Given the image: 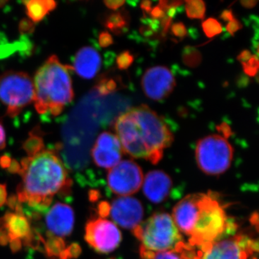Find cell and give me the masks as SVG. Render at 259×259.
Listing matches in <instances>:
<instances>
[{
	"mask_svg": "<svg viewBox=\"0 0 259 259\" xmlns=\"http://www.w3.org/2000/svg\"><path fill=\"white\" fill-rule=\"evenodd\" d=\"M116 136L124 153L157 164L174 137L164 120L147 105L132 107L115 121Z\"/></svg>",
	"mask_w": 259,
	"mask_h": 259,
	"instance_id": "obj_1",
	"label": "cell"
},
{
	"mask_svg": "<svg viewBox=\"0 0 259 259\" xmlns=\"http://www.w3.org/2000/svg\"><path fill=\"white\" fill-rule=\"evenodd\" d=\"M20 165L23 183L18 190L19 202L41 210L50 205L56 194L69 187L67 170L54 151L44 150L23 158Z\"/></svg>",
	"mask_w": 259,
	"mask_h": 259,
	"instance_id": "obj_2",
	"label": "cell"
},
{
	"mask_svg": "<svg viewBox=\"0 0 259 259\" xmlns=\"http://www.w3.org/2000/svg\"><path fill=\"white\" fill-rule=\"evenodd\" d=\"M71 66L61 64L59 58L51 56L36 71L34 78L35 110L40 115H60L74 99Z\"/></svg>",
	"mask_w": 259,
	"mask_h": 259,
	"instance_id": "obj_3",
	"label": "cell"
},
{
	"mask_svg": "<svg viewBox=\"0 0 259 259\" xmlns=\"http://www.w3.org/2000/svg\"><path fill=\"white\" fill-rule=\"evenodd\" d=\"M230 228L224 207L208 194L202 193L199 210L188 244L203 253L211 245L222 239Z\"/></svg>",
	"mask_w": 259,
	"mask_h": 259,
	"instance_id": "obj_4",
	"label": "cell"
},
{
	"mask_svg": "<svg viewBox=\"0 0 259 259\" xmlns=\"http://www.w3.org/2000/svg\"><path fill=\"white\" fill-rule=\"evenodd\" d=\"M133 233L141 242L140 251L158 253L175 250L185 243L171 215L166 212L152 214Z\"/></svg>",
	"mask_w": 259,
	"mask_h": 259,
	"instance_id": "obj_5",
	"label": "cell"
},
{
	"mask_svg": "<svg viewBox=\"0 0 259 259\" xmlns=\"http://www.w3.org/2000/svg\"><path fill=\"white\" fill-rule=\"evenodd\" d=\"M233 153L234 150L228 140L221 135H210L197 142L196 161L206 175H222L231 167Z\"/></svg>",
	"mask_w": 259,
	"mask_h": 259,
	"instance_id": "obj_6",
	"label": "cell"
},
{
	"mask_svg": "<svg viewBox=\"0 0 259 259\" xmlns=\"http://www.w3.org/2000/svg\"><path fill=\"white\" fill-rule=\"evenodd\" d=\"M34 98L33 82L26 73L10 71L0 76V101L10 117L18 115L34 102Z\"/></svg>",
	"mask_w": 259,
	"mask_h": 259,
	"instance_id": "obj_7",
	"label": "cell"
},
{
	"mask_svg": "<svg viewBox=\"0 0 259 259\" xmlns=\"http://www.w3.org/2000/svg\"><path fill=\"white\" fill-rule=\"evenodd\" d=\"M258 243L245 235L222 238L207 248L200 259H256Z\"/></svg>",
	"mask_w": 259,
	"mask_h": 259,
	"instance_id": "obj_8",
	"label": "cell"
},
{
	"mask_svg": "<svg viewBox=\"0 0 259 259\" xmlns=\"http://www.w3.org/2000/svg\"><path fill=\"white\" fill-rule=\"evenodd\" d=\"M144 178L142 169L137 163L124 160L109 170L107 185L119 197L131 196L141 190Z\"/></svg>",
	"mask_w": 259,
	"mask_h": 259,
	"instance_id": "obj_9",
	"label": "cell"
},
{
	"mask_svg": "<svg viewBox=\"0 0 259 259\" xmlns=\"http://www.w3.org/2000/svg\"><path fill=\"white\" fill-rule=\"evenodd\" d=\"M84 238L87 243L96 251L109 253L120 245L122 233L112 221L100 218L88 221Z\"/></svg>",
	"mask_w": 259,
	"mask_h": 259,
	"instance_id": "obj_10",
	"label": "cell"
},
{
	"mask_svg": "<svg viewBox=\"0 0 259 259\" xmlns=\"http://www.w3.org/2000/svg\"><path fill=\"white\" fill-rule=\"evenodd\" d=\"M144 206L141 201L131 196L118 197L109 204V214L116 226L134 231L143 222Z\"/></svg>",
	"mask_w": 259,
	"mask_h": 259,
	"instance_id": "obj_11",
	"label": "cell"
},
{
	"mask_svg": "<svg viewBox=\"0 0 259 259\" xmlns=\"http://www.w3.org/2000/svg\"><path fill=\"white\" fill-rule=\"evenodd\" d=\"M141 86L148 98L160 101L173 93L176 80L168 68L154 66L146 70L141 80Z\"/></svg>",
	"mask_w": 259,
	"mask_h": 259,
	"instance_id": "obj_12",
	"label": "cell"
},
{
	"mask_svg": "<svg viewBox=\"0 0 259 259\" xmlns=\"http://www.w3.org/2000/svg\"><path fill=\"white\" fill-rule=\"evenodd\" d=\"M31 236L29 221L22 212H8L0 219V243L11 244L12 249L16 251L21 248L22 240Z\"/></svg>",
	"mask_w": 259,
	"mask_h": 259,
	"instance_id": "obj_13",
	"label": "cell"
},
{
	"mask_svg": "<svg viewBox=\"0 0 259 259\" xmlns=\"http://www.w3.org/2000/svg\"><path fill=\"white\" fill-rule=\"evenodd\" d=\"M123 153L118 138L108 132H103L98 136L92 149L94 163L109 170L120 163Z\"/></svg>",
	"mask_w": 259,
	"mask_h": 259,
	"instance_id": "obj_14",
	"label": "cell"
},
{
	"mask_svg": "<svg viewBox=\"0 0 259 259\" xmlns=\"http://www.w3.org/2000/svg\"><path fill=\"white\" fill-rule=\"evenodd\" d=\"M46 222L51 236L62 239L70 236L74 229V210L68 204L58 202L48 212Z\"/></svg>",
	"mask_w": 259,
	"mask_h": 259,
	"instance_id": "obj_15",
	"label": "cell"
},
{
	"mask_svg": "<svg viewBox=\"0 0 259 259\" xmlns=\"http://www.w3.org/2000/svg\"><path fill=\"white\" fill-rule=\"evenodd\" d=\"M202 193L190 194L175 206L171 217L181 233L189 236L198 213Z\"/></svg>",
	"mask_w": 259,
	"mask_h": 259,
	"instance_id": "obj_16",
	"label": "cell"
},
{
	"mask_svg": "<svg viewBox=\"0 0 259 259\" xmlns=\"http://www.w3.org/2000/svg\"><path fill=\"white\" fill-rule=\"evenodd\" d=\"M171 178L161 170L149 171L144 178L143 192L146 198L153 202L158 204L164 202L171 192Z\"/></svg>",
	"mask_w": 259,
	"mask_h": 259,
	"instance_id": "obj_17",
	"label": "cell"
},
{
	"mask_svg": "<svg viewBox=\"0 0 259 259\" xmlns=\"http://www.w3.org/2000/svg\"><path fill=\"white\" fill-rule=\"evenodd\" d=\"M102 66L101 56L96 49L91 47L81 48L75 55L73 69L85 79L95 77Z\"/></svg>",
	"mask_w": 259,
	"mask_h": 259,
	"instance_id": "obj_18",
	"label": "cell"
},
{
	"mask_svg": "<svg viewBox=\"0 0 259 259\" xmlns=\"http://www.w3.org/2000/svg\"><path fill=\"white\" fill-rule=\"evenodd\" d=\"M202 254L200 250L185 243L175 250L158 253L140 251L142 259H200Z\"/></svg>",
	"mask_w": 259,
	"mask_h": 259,
	"instance_id": "obj_19",
	"label": "cell"
},
{
	"mask_svg": "<svg viewBox=\"0 0 259 259\" xmlns=\"http://www.w3.org/2000/svg\"><path fill=\"white\" fill-rule=\"evenodd\" d=\"M23 4L28 18L35 23L41 21L57 6V3L52 0H29L24 1Z\"/></svg>",
	"mask_w": 259,
	"mask_h": 259,
	"instance_id": "obj_20",
	"label": "cell"
},
{
	"mask_svg": "<svg viewBox=\"0 0 259 259\" xmlns=\"http://www.w3.org/2000/svg\"><path fill=\"white\" fill-rule=\"evenodd\" d=\"M128 18L121 12L112 13L106 18L105 25L110 31L115 34H120L122 30L128 26Z\"/></svg>",
	"mask_w": 259,
	"mask_h": 259,
	"instance_id": "obj_21",
	"label": "cell"
},
{
	"mask_svg": "<svg viewBox=\"0 0 259 259\" xmlns=\"http://www.w3.org/2000/svg\"><path fill=\"white\" fill-rule=\"evenodd\" d=\"M23 149L28 153V157L35 156L44 150L42 139L36 133H30V136L23 144Z\"/></svg>",
	"mask_w": 259,
	"mask_h": 259,
	"instance_id": "obj_22",
	"label": "cell"
},
{
	"mask_svg": "<svg viewBox=\"0 0 259 259\" xmlns=\"http://www.w3.org/2000/svg\"><path fill=\"white\" fill-rule=\"evenodd\" d=\"M185 10L187 17L190 19L204 18L206 13V5L202 0H188L185 1Z\"/></svg>",
	"mask_w": 259,
	"mask_h": 259,
	"instance_id": "obj_23",
	"label": "cell"
},
{
	"mask_svg": "<svg viewBox=\"0 0 259 259\" xmlns=\"http://www.w3.org/2000/svg\"><path fill=\"white\" fill-rule=\"evenodd\" d=\"M202 28L204 33L209 38L217 36L223 32L221 23L216 19L212 18L207 19L202 22Z\"/></svg>",
	"mask_w": 259,
	"mask_h": 259,
	"instance_id": "obj_24",
	"label": "cell"
},
{
	"mask_svg": "<svg viewBox=\"0 0 259 259\" xmlns=\"http://www.w3.org/2000/svg\"><path fill=\"white\" fill-rule=\"evenodd\" d=\"M117 88V82L112 79H102L97 87V91L102 96H105L109 94L115 93Z\"/></svg>",
	"mask_w": 259,
	"mask_h": 259,
	"instance_id": "obj_25",
	"label": "cell"
},
{
	"mask_svg": "<svg viewBox=\"0 0 259 259\" xmlns=\"http://www.w3.org/2000/svg\"><path fill=\"white\" fill-rule=\"evenodd\" d=\"M134 56L129 51H125L120 53L116 59V64L120 70H126L133 64Z\"/></svg>",
	"mask_w": 259,
	"mask_h": 259,
	"instance_id": "obj_26",
	"label": "cell"
},
{
	"mask_svg": "<svg viewBox=\"0 0 259 259\" xmlns=\"http://www.w3.org/2000/svg\"><path fill=\"white\" fill-rule=\"evenodd\" d=\"M242 67L245 74L249 76H255L258 71V59L256 56L253 55L251 59L245 63H242Z\"/></svg>",
	"mask_w": 259,
	"mask_h": 259,
	"instance_id": "obj_27",
	"label": "cell"
},
{
	"mask_svg": "<svg viewBox=\"0 0 259 259\" xmlns=\"http://www.w3.org/2000/svg\"><path fill=\"white\" fill-rule=\"evenodd\" d=\"M171 32L175 36L180 37V38H184L187 35V28L184 23H181V22L172 25Z\"/></svg>",
	"mask_w": 259,
	"mask_h": 259,
	"instance_id": "obj_28",
	"label": "cell"
},
{
	"mask_svg": "<svg viewBox=\"0 0 259 259\" xmlns=\"http://www.w3.org/2000/svg\"><path fill=\"white\" fill-rule=\"evenodd\" d=\"M98 42L100 47L107 48L113 44L114 40L110 32L103 31L100 32V35H99Z\"/></svg>",
	"mask_w": 259,
	"mask_h": 259,
	"instance_id": "obj_29",
	"label": "cell"
},
{
	"mask_svg": "<svg viewBox=\"0 0 259 259\" xmlns=\"http://www.w3.org/2000/svg\"><path fill=\"white\" fill-rule=\"evenodd\" d=\"M243 28V25L239 20H237V19L234 18L231 21L228 22V23L226 25V30L230 34L233 36L236 33V32H238V30H241Z\"/></svg>",
	"mask_w": 259,
	"mask_h": 259,
	"instance_id": "obj_30",
	"label": "cell"
},
{
	"mask_svg": "<svg viewBox=\"0 0 259 259\" xmlns=\"http://www.w3.org/2000/svg\"><path fill=\"white\" fill-rule=\"evenodd\" d=\"M217 131L218 132L221 133L223 135V137L227 140L229 139L232 135H233V131H232L231 126L228 125L227 122H222V123L218 125Z\"/></svg>",
	"mask_w": 259,
	"mask_h": 259,
	"instance_id": "obj_31",
	"label": "cell"
},
{
	"mask_svg": "<svg viewBox=\"0 0 259 259\" xmlns=\"http://www.w3.org/2000/svg\"><path fill=\"white\" fill-rule=\"evenodd\" d=\"M125 2L123 0H108V1L104 2V4L106 5L107 8L112 10H116L121 8Z\"/></svg>",
	"mask_w": 259,
	"mask_h": 259,
	"instance_id": "obj_32",
	"label": "cell"
},
{
	"mask_svg": "<svg viewBox=\"0 0 259 259\" xmlns=\"http://www.w3.org/2000/svg\"><path fill=\"white\" fill-rule=\"evenodd\" d=\"M150 15L155 20L164 18L165 12L160 8L159 6H156L151 9Z\"/></svg>",
	"mask_w": 259,
	"mask_h": 259,
	"instance_id": "obj_33",
	"label": "cell"
},
{
	"mask_svg": "<svg viewBox=\"0 0 259 259\" xmlns=\"http://www.w3.org/2000/svg\"><path fill=\"white\" fill-rule=\"evenodd\" d=\"M252 56H253V54H251L250 51L243 50L241 51L239 55L237 56V59L242 64V63H245L249 60V59H251Z\"/></svg>",
	"mask_w": 259,
	"mask_h": 259,
	"instance_id": "obj_34",
	"label": "cell"
},
{
	"mask_svg": "<svg viewBox=\"0 0 259 259\" xmlns=\"http://www.w3.org/2000/svg\"><path fill=\"white\" fill-rule=\"evenodd\" d=\"M7 195L8 194H7L6 186L0 184V207L4 205L7 202V197H8Z\"/></svg>",
	"mask_w": 259,
	"mask_h": 259,
	"instance_id": "obj_35",
	"label": "cell"
},
{
	"mask_svg": "<svg viewBox=\"0 0 259 259\" xmlns=\"http://www.w3.org/2000/svg\"><path fill=\"white\" fill-rule=\"evenodd\" d=\"M234 18V15H233V11L231 10H224L221 15V19H222L225 22L231 21Z\"/></svg>",
	"mask_w": 259,
	"mask_h": 259,
	"instance_id": "obj_36",
	"label": "cell"
},
{
	"mask_svg": "<svg viewBox=\"0 0 259 259\" xmlns=\"http://www.w3.org/2000/svg\"><path fill=\"white\" fill-rule=\"evenodd\" d=\"M6 146V134L3 126L0 124V150L3 149Z\"/></svg>",
	"mask_w": 259,
	"mask_h": 259,
	"instance_id": "obj_37",
	"label": "cell"
},
{
	"mask_svg": "<svg viewBox=\"0 0 259 259\" xmlns=\"http://www.w3.org/2000/svg\"><path fill=\"white\" fill-rule=\"evenodd\" d=\"M151 5H152V3L151 1H143L141 3V8L144 13H149L150 14L151 9H152Z\"/></svg>",
	"mask_w": 259,
	"mask_h": 259,
	"instance_id": "obj_38",
	"label": "cell"
},
{
	"mask_svg": "<svg viewBox=\"0 0 259 259\" xmlns=\"http://www.w3.org/2000/svg\"><path fill=\"white\" fill-rule=\"evenodd\" d=\"M32 29V24L27 20H23V23H20V30L23 32L30 31Z\"/></svg>",
	"mask_w": 259,
	"mask_h": 259,
	"instance_id": "obj_39",
	"label": "cell"
},
{
	"mask_svg": "<svg viewBox=\"0 0 259 259\" xmlns=\"http://www.w3.org/2000/svg\"><path fill=\"white\" fill-rule=\"evenodd\" d=\"M258 2L254 1V0H245V1H241V4L243 8H247V9H251L254 8Z\"/></svg>",
	"mask_w": 259,
	"mask_h": 259,
	"instance_id": "obj_40",
	"label": "cell"
},
{
	"mask_svg": "<svg viewBox=\"0 0 259 259\" xmlns=\"http://www.w3.org/2000/svg\"><path fill=\"white\" fill-rule=\"evenodd\" d=\"M12 159L9 156H3L0 159V164L4 168H8L10 166V163H11Z\"/></svg>",
	"mask_w": 259,
	"mask_h": 259,
	"instance_id": "obj_41",
	"label": "cell"
},
{
	"mask_svg": "<svg viewBox=\"0 0 259 259\" xmlns=\"http://www.w3.org/2000/svg\"><path fill=\"white\" fill-rule=\"evenodd\" d=\"M175 14H176V9H175V8H170V9L167 10V15H168V18H174Z\"/></svg>",
	"mask_w": 259,
	"mask_h": 259,
	"instance_id": "obj_42",
	"label": "cell"
}]
</instances>
